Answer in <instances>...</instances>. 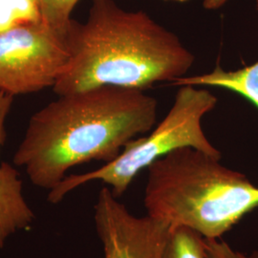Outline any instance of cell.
Listing matches in <instances>:
<instances>
[{
  "label": "cell",
  "mask_w": 258,
  "mask_h": 258,
  "mask_svg": "<svg viewBox=\"0 0 258 258\" xmlns=\"http://www.w3.org/2000/svg\"><path fill=\"white\" fill-rule=\"evenodd\" d=\"M95 224L104 258H163L171 228L165 222L135 216L102 187L95 205Z\"/></svg>",
  "instance_id": "6"
},
{
  "label": "cell",
  "mask_w": 258,
  "mask_h": 258,
  "mask_svg": "<svg viewBox=\"0 0 258 258\" xmlns=\"http://www.w3.org/2000/svg\"><path fill=\"white\" fill-rule=\"evenodd\" d=\"M196 148H177L148 168L144 206L171 229L217 239L258 208V186L239 171Z\"/></svg>",
  "instance_id": "3"
},
{
  "label": "cell",
  "mask_w": 258,
  "mask_h": 258,
  "mask_svg": "<svg viewBox=\"0 0 258 258\" xmlns=\"http://www.w3.org/2000/svg\"><path fill=\"white\" fill-rule=\"evenodd\" d=\"M205 258H258V251H252L247 255L239 250L232 249L222 238L203 239Z\"/></svg>",
  "instance_id": "12"
},
{
  "label": "cell",
  "mask_w": 258,
  "mask_h": 258,
  "mask_svg": "<svg viewBox=\"0 0 258 258\" xmlns=\"http://www.w3.org/2000/svg\"><path fill=\"white\" fill-rule=\"evenodd\" d=\"M80 0H39L42 19L56 34L66 38L71 14Z\"/></svg>",
  "instance_id": "11"
},
{
  "label": "cell",
  "mask_w": 258,
  "mask_h": 258,
  "mask_svg": "<svg viewBox=\"0 0 258 258\" xmlns=\"http://www.w3.org/2000/svg\"><path fill=\"white\" fill-rule=\"evenodd\" d=\"M157 113L156 99L133 88L104 85L59 96L31 117L13 162L51 190L71 167L119 156L154 127Z\"/></svg>",
  "instance_id": "1"
},
{
  "label": "cell",
  "mask_w": 258,
  "mask_h": 258,
  "mask_svg": "<svg viewBox=\"0 0 258 258\" xmlns=\"http://www.w3.org/2000/svg\"><path fill=\"white\" fill-rule=\"evenodd\" d=\"M35 214L24 195L19 171L8 163L0 164V249L17 231L31 226Z\"/></svg>",
  "instance_id": "7"
},
{
  "label": "cell",
  "mask_w": 258,
  "mask_h": 258,
  "mask_svg": "<svg viewBox=\"0 0 258 258\" xmlns=\"http://www.w3.org/2000/svg\"><path fill=\"white\" fill-rule=\"evenodd\" d=\"M65 40L70 59L53 87L58 97L104 85L146 91L185 77L195 61L176 34L113 0H92L87 20L72 19Z\"/></svg>",
  "instance_id": "2"
},
{
  "label": "cell",
  "mask_w": 258,
  "mask_h": 258,
  "mask_svg": "<svg viewBox=\"0 0 258 258\" xmlns=\"http://www.w3.org/2000/svg\"><path fill=\"white\" fill-rule=\"evenodd\" d=\"M203 239L187 228L172 229L163 258H205Z\"/></svg>",
  "instance_id": "10"
},
{
  "label": "cell",
  "mask_w": 258,
  "mask_h": 258,
  "mask_svg": "<svg viewBox=\"0 0 258 258\" xmlns=\"http://www.w3.org/2000/svg\"><path fill=\"white\" fill-rule=\"evenodd\" d=\"M256 7H257V11H258V0L256 1Z\"/></svg>",
  "instance_id": "16"
},
{
  "label": "cell",
  "mask_w": 258,
  "mask_h": 258,
  "mask_svg": "<svg viewBox=\"0 0 258 258\" xmlns=\"http://www.w3.org/2000/svg\"><path fill=\"white\" fill-rule=\"evenodd\" d=\"M178 87L171 108L150 134L129 141L119 156L96 170L65 176L50 190L49 202L58 203L78 186L97 180L110 185L112 194L120 198L143 169L177 148L190 147L221 158L202 127L204 116L217 104L216 96L204 86Z\"/></svg>",
  "instance_id": "4"
},
{
  "label": "cell",
  "mask_w": 258,
  "mask_h": 258,
  "mask_svg": "<svg viewBox=\"0 0 258 258\" xmlns=\"http://www.w3.org/2000/svg\"><path fill=\"white\" fill-rule=\"evenodd\" d=\"M165 1H176V2H186L188 0H165Z\"/></svg>",
  "instance_id": "15"
},
{
  "label": "cell",
  "mask_w": 258,
  "mask_h": 258,
  "mask_svg": "<svg viewBox=\"0 0 258 258\" xmlns=\"http://www.w3.org/2000/svg\"><path fill=\"white\" fill-rule=\"evenodd\" d=\"M63 37L41 20L0 32V89L13 96L54 87L69 63Z\"/></svg>",
  "instance_id": "5"
},
{
  "label": "cell",
  "mask_w": 258,
  "mask_h": 258,
  "mask_svg": "<svg viewBox=\"0 0 258 258\" xmlns=\"http://www.w3.org/2000/svg\"><path fill=\"white\" fill-rule=\"evenodd\" d=\"M228 0H204V7L207 10H217L221 8Z\"/></svg>",
  "instance_id": "14"
},
{
  "label": "cell",
  "mask_w": 258,
  "mask_h": 258,
  "mask_svg": "<svg viewBox=\"0 0 258 258\" xmlns=\"http://www.w3.org/2000/svg\"><path fill=\"white\" fill-rule=\"evenodd\" d=\"M41 20L39 0H0V32Z\"/></svg>",
  "instance_id": "9"
},
{
  "label": "cell",
  "mask_w": 258,
  "mask_h": 258,
  "mask_svg": "<svg viewBox=\"0 0 258 258\" xmlns=\"http://www.w3.org/2000/svg\"><path fill=\"white\" fill-rule=\"evenodd\" d=\"M172 84L224 88L239 94L258 108V61L235 71H226L217 64L210 73L183 77Z\"/></svg>",
  "instance_id": "8"
},
{
  "label": "cell",
  "mask_w": 258,
  "mask_h": 258,
  "mask_svg": "<svg viewBox=\"0 0 258 258\" xmlns=\"http://www.w3.org/2000/svg\"><path fill=\"white\" fill-rule=\"evenodd\" d=\"M14 97L0 89V151L5 141V121L12 107Z\"/></svg>",
  "instance_id": "13"
}]
</instances>
